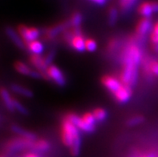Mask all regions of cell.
<instances>
[{
	"label": "cell",
	"instance_id": "obj_5",
	"mask_svg": "<svg viewBox=\"0 0 158 157\" xmlns=\"http://www.w3.org/2000/svg\"><path fill=\"white\" fill-rule=\"evenodd\" d=\"M69 28H71V26L68 19L64 20L63 22L59 23L56 24L54 26H52L45 29L44 35L48 40L54 39L57 36L60 35V34H64V32Z\"/></svg>",
	"mask_w": 158,
	"mask_h": 157
},
{
	"label": "cell",
	"instance_id": "obj_17",
	"mask_svg": "<svg viewBox=\"0 0 158 157\" xmlns=\"http://www.w3.org/2000/svg\"><path fill=\"white\" fill-rule=\"evenodd\" d=\"M0 96L2 98L4 104L10 111H15L14 104H13V97L10 95L9 92L6 88H1L0 89Z\"/></svg>",
	"mask_w": 158,
	"mask_h": 157
},
{
	"label": "cell",
	"instance_id": "obj_25",
	"mask_svg": "<svg viewBox=\"0 0 158 157\" xmlns=\"http://www.w3.org/2000/svg\"><path fill=\"white\" fill-rule=\"evenodd\" d=\"M13 104H14V107L15 111H19V112L20 114H22V115H28L29 111H28L27 108L23 104H21L18 100L15 99V98H13Z\"/></svg>",
	"mask_w": 158,
	"mask_h": 157
},
{
	"label": "cell",
	"instance_id": "obj_35",
	"mask_svg": "<svg viewBox=\"0 0 158 157\" xmlns=\"http://www.w3.org/2000/svg\"><path fill=\"white\" fill-rule=\"evenodd\" d=\"M156 157H158V151H157V153H156Z\"/></svg>",
	"mask_w": 158,
	"mask_h": 157
},
{
	"label": "cell",
	"instance_id": "obj_21",
	"mask_svg": "<svg viewBox=\"0 0 158 157\" xmlns=\"http://www.w3.org/2000/svg\"><path fill=\"white\" fill-rule=\"evenodd\" d=\"M119 10L116 6H111L108 10V23L110 26H115L118 21Z\"/></svg>",
	"mask_w": 158,
	"mask_h": 157
},
{
	"label": "cell",
	"instance_id": "obj_18",
	"mask_svg": "<svg viewBox=\"0 0 158 157\" xmlns=\"http://www.w3.org/2000/svg\"><path fill=\"white\" fill-rule=\"evenodd\" d=\"M26 47L31 55H38V56H41V54L44 52L45 49L44 44L38 40L28 43L26 44Z\"/></svg>",
	"mask_w": 158,
	"mask_h": 157
},
{
	"label": "cell",
	"instance_id": "obj_8",
	"mask_svg": "<svg viewBox=\"0 0 158 157\" xmlns=\"http://www.w3.org/2000/svg\"><path fill=\"white\" fill-rule=\"evenodd\" d=\"M101 83L104 88L112 94H115L123 86L119 78L112 76H104L101 78Z\"/></svg>",
	"mask_w": 158,
	"mask_h": 157
},
{
	"label": "cell",
	"instance_id": "obj_12",
	"mask_svg": "<svg viewBox=\"0 0 158 157\" xmlns=\"http://www.w3.org/2000/svg\"><path fill=\"white\" fill-rule=\"evenodd\" d=\"M29 61L37 71L40 72L44 75L48 76L46 72L48 67L47 66L46 63H45L44 57H42L41 56H38V55H31L30 57H29Z\"/></svg>",
	"mask_w": 158,
	"mask_h": 157
},
{
	"label": "cell",
	"instance_id": "obj_6",
	"mask_svg": "<svg viewBox=\"0 0 158 157\" xmlns=\"http://www.w3.org/2000/svg\"><path fill=\"white\" fill-rule=\"evenodd\" d=\"M65 118L68 119V121L76 126L80 131H84L87 133H92L96 131V127H92V126L87 124L82 119V116L80 117L76 113L74 112H69L65 115Z\"/></svg>",
	"mask_w": 158,
	"mask_h": 157
},
{
	"label": "cell",
	"instance_id": "obj_26",
	"mask_svg": "<svg viewBox=\"0 0 158 157\" xmlns=\"http://www.w3.org/2000/svg\"><path fill=\"white\" fill-rule=\"evenodd\" d=\"M82 119L88 125L92 126V127H96V124L97 122H96L92 112H86V113H84L82 116Z\"/></svg>",
	"mask_w": 158,
	"mask_h": 157
},
{
	"label": "cell",
	"instance_id": "obj_11",
	"mask_svg": "<svg viewBox=\"0 0 158 157\" xmlns=\"http://www.w3.org/2000/svg\"><path fill=\"white\" fill-rule=\"evenodd\" d=\"M69 46L74 51L82 53L86 51V39L83 34L76 35L72 38Z\"/></svg>",
	"mask_w": 158,
	"mask_h": 157
},
{
	"label": "cell",
	"instance_id": "obj_31",
	"mask_svg": "<svg viewBox=\"0 0 158 157\" xmlns=\"http://www.w3.org/2000/svg\"><path fill=\"white\" fill-rule=\"evenodd\" d=\"M16 157H41L40 155V154H37L34 151H30V152H26V153L22 154V155H19Z\"/></svg>",
	"mask_w": 158,
	"mask_h": 157
},
{
	"label": "cell",
	"instance_id": "obj_1",
	"mask_svg": "<svg viewBox=\"0 0 158 157\" xmlns=\"http://www.w3.org/2000/svg\"><path fill=\"white\" fill-rule=\"evenodd\" d=\"M80 135V130L64 117L61 123V138L64 145L70 148L75 138Z\"/></svg>",
	"mask_w": 158,
	"mask_h": 157
},
{
	"label": "cell",
	"instance_id": "obj_27",
	"mask_svg": "<svg viewBox=\"0 0 158 157\" xmlns=\"http://www.w3.org/2000/svg\"><path fill=\"white\" fill-rule=\"evenodd\" d=\"M56 56V49H52L50 52L47 54L46 56L44 57L45 63H46L47 66H48V68H49L51 65H52V63H53V61H54Z\"/></svg>",
	"mask_w": 158,
	"mask_h": 157
},
{
	"label": "cell",
	"instance_id": "obj_34",
	"mask_svg": "<svg viewBox=\"0 0 158 157\" xmlns=\"http://www.w3.org/2000/svg\"><path fill=\"white\" fill-rule=\"evenodd\" d=\"M152 6H153V10H154V14L155 13H158V1L153 0V1H152Z\"/></svg>",
	"mask_w": 158,
	"mask_h": 157
},
{
	"label": "cell",
	"instance_id": "obj_32",
	"mask_svg": "<svg viewBox=\"0 0 158 157\" xmlns=\"http://www.w3.org/2000/svg\"><path fill=\"white\" fill-rule=\"evenodd\" d=\"M156 153H157V151L152 150V151H148V153L144 154V155H140L139 157H156Z\"/></svg>",
	"mask_w": 158,
	"mask_h": 157
},
{
	"label": "cell",
	"instance_id": "obj_19",
	"mask_svg": "<svg viewBox=\"0 0 158 157\" xmlns=\"http://www.w3.org/2000/svg\"><path fill=\"white\" fill-rule=\"evenodd\" d=\"M68 21L70 23L71 28H81V25L84 21V17L80 12L76 11L68 19Z\"/></svg>",
	"mask_w": 158,
	"mask_h": 157
},
{
	"label": "cell",
	"instance_id": "obj_10",
	"mask_svg": "<svg viewBox=\"0 0 158 157\" xmlns=\"http://www.w3.org/2000/svg\"><path fill=\"white\" fill-rule=\"evenodd\" d=\"M5 32H6V35H7L8 38L11 40L12 43L17 48L21 49V50H25L26 49V43L22 39V37L20 36V35L19 34V32L16 31L14 28L11 27H6L5 28Z\"/></svg>",
	"mask_w": 158,
	"mask_h": 157
},
{
	"label": "cell",
	"instance_id": "obj_9",
	"mask_svg": "<svg viewBox=\"0 0 158 157\" xmlns=\"http://www.w3.org/2000/svg\"><path fill=\"white\" fill-rule=\"evenodd\" d=\"M132 96V88L129 86L123 85L115 94H113L114 100L118 104H124L130 100Z\"/></svg>",
	"mask_w": 158,
	"mask_h": 157
},
{
	"label": "cell",
	"instance_id": "obj_13",
	"mask_svg": "<svg viewBox=\"0 0 158 157\" xmlns=\"http://www.w3.org/2000/svg\"><path fill=\"white\" fill-rule=\"evenodd\" d=\"M11 131L14 133L17 134L19 137L29 139V140H31V141H35L36 139H37V135H36L35 132L24 129L22 127H20V126L17 125V124L11 125Z\"/></svg>",
	"mask_w": 158,
	"mask_h": 157
},
{
	"label": "cell",
	"instance_id": "obj_3",
	"mask_svg": "<svg viewBox=\"0 0 158 157\" xmlns=\"http://www.w3.org/2000/svg\"><path fill=\"white\" fill-rule=\"evenodd\" d=\"M17 31L26 44L37 40L41 35V31L39 28L27 27L24 24H20L18 26Z\"/></svg>",
	"mask_w": 158,
	"mask_h": 157
},
{
	"label": "cell",
	"instance_id": "obj_28",
	"mask_svg": "<svg viewBox=\"0 0 158 157\" xmlns=\"http://www.w3.org/2000/svg\"><path fill=\"white\" fill-rule=\"evenodd\" d=\"M97 49V43L92 39H86V51L94 52Z\"/></svg>",
	"mask_w": 158,
	"mask_h": 157
},
{
	"label": "cell",
	"instance_id": "obj_4",
	"mask_svg": "<svg viewBox=\"0 0 158 157\" xmlns=\"http://www.w3.org/2000/svg\"><path fill=\"white\" fill-rule=\"evenodd\" d=\"M47 75H48L49 80L54 82L57 86L63 88L65 87L67 84V79L65 75L62 72V70L59 68L56 65H51L47 70Z\"/></svg>",
	"mask_w": 158,
	"mask_h": 157
},
{
	"label": "cell",
	"instance_id": "obj_20",
	"mask_svg": "<svg viewBox=\"0 0 158 157\" xmlns=\"http://www.w3.org/2000/svg\"><path fill=\"white\" fill-rule=\"evenodd\" d=\"M81 145H82V139H81V135H80V136H77V137L75 138L72 146L69 148L70 149V153L72 156H79L80 151H81Z\"/></svg>",
	"mask_w": 158,
	"mask_h": 157
},
{
	"label": "cell",
	"instance_id": "obj_29",
	"mask_svg": "<svg viewBox=\"0 0 158 157\" xmlns=\"http://www.w3.org/2000/svg\"><path fill=\"white\" fill-rule=\"evenodd\" d=\"M120 46V41L117 39H112L109 41L108 44V51L110 52H113L117 50Z\"/></svg>",
	"mask_w": 158,
	"mask_h": 157
},
{
	"label": "cell",
	"instance_id": "obj_33",
	"mask_svg": "<svg viewBox=\"0 0 158 157\" xmlns=\"http://www.w3.org/2000/svg\"><path fill=\"white\" fill-rule=\"evenodd\" d=\"M88 1H90L96 5H99V6H104L107 2V0H88Z\"/></svg>",
	"mask_w": 158,
	"mask_h": 157
},
{
	"label": "cell",
	"instance_id": "obj_24",
	"mask_svg": "<svg viewBox=\"0 0 158 157\" xmlns=\"http://www.w3.org/2000/svg\"><path fill=\"white\" fill-rule=\"evenodd\" d=\"M145 120L144 117L141 115H137L132 116L129 119H127L126 125L128 127H134V126L140 125L141 123H143Z\"/></svg>",
	"mask_w": 158,
	"mask_h": 157
},
{
	"label": "cell",
	"instance_id": "obj_23",
	"mask_svg": "<svg viewBox=\"0 0 158 157\" xmlns=\"http://www.w3.org/2000/svg\"><path fill=\"white\" fill-rule=\"evenodd\" d=\"M92 114L98 123H102L108 118V111L102 107H97L94 109L92 111Z\"/></svg>",
	"mask_w": 158,
	"mask_h": 157
},
{
	"label": "cell",
	"instance_id": "obj_14",
	"mask_svg": "<svg viewBox=\"0 0 158 157\" xmlns=\"http://www.w3.org/2000/svg\"><path fill=\"white\" fill-rule=\"evenodd\" d=\"M137 11L143 18H151L154 14L152 1H145L139 4Z\"/></svg>",
	"mask_w": 158,
	"mask_h": 157
},
{
	"label": "cell",
	"instance_id": "obj_2",
	"mask_svg": "<svg viewBox=\"0 0 158 157\" xmlns=\"http://www.w3.org/2000/svg\"><path fill=\"white\" fill-rule=\"evenodd\" d=\"M35 141H31L29 139H24L22 137H18L13 139L8 142L6 146V149L8 152H18L26 149L31 150L32 146Z\"/></svg>",
	"mask_w": 158,
	"mask_h": 157
},
{
	"label": "cell",
	"instance_id": "obj_22",
	"mask_svg": "<svg viewBox=\"0 0 158 157\" xmlns=\"http://www.w3.org/2000/svg\"><path fill=\"white\" fill-rule=\"evenodd\" d=\"M138 0H120V9L123 13L129 12L136 6Z\"/></svg>",
	"mask_w": 158,
	"mask_h": 157
},
{
	"label": "cell",
	"instance_id": "obj_16",
	"mask_svg": "<svg viewBox=\"0 0 158 157\" xmlns=\"http://www.w3.org/2000/svg\"><path fill=\"white\" fill-rule=\"evenodd\" d=\"M10 89L13 92L16 94H19L20 96H23L26 98H32L34 94L31 90L29 88L24 87V86H21L19 84H13L10 85Z\"/></svg>",
	"mask_w": 158,
	"mask_h": 157
},
{
	"label": "cell",
	"instance_id": "obj_30",
	"mask_svg": "<svg viewBox=\"0 0 158 157\" xmlns=\"http://www.w3.org/2000/svg\"><path fill=\"white\" fill-rule=\"evenodd\" d=\"M149 67H150L151 72H152V75L154 76V77L158 78V60H151L150 59Z\"/></svg>",
	"mask_w": 158,
	"mask_h": 157
},
{
	"label": "cell",
	"instance_id": "obj_7",
	"mask_svg": "<svg viewBox=\"0 0 158 157\" xmlns=\"http://www.w3.org/2000/svg\"><path fill=\"white\" fill-rule=\"evenodd\" d=\"M152 21L151 18H141L136 23L135 35L140 37L146 38L150 32L152 31Z\"/></svg>",
	"mask_w": 158,
	"mask_h": 157
},
{
	"label": "cell",
	"instance_id": "obj_15",
	"mask_svg": "<svg viewBox=\"0 0 158 157\" xmlns=\"http://www.w3.org/2000/svg\"><path fill=\"white\" fill-rule=\"evenodd\" d=\"M51 148V143L44 139H36L33 143L31 151H34L37 154L45 153L48 151Z\"/></svg>",
	"mask_w": 158,
	"mask_h": 157
}]
</instances>
